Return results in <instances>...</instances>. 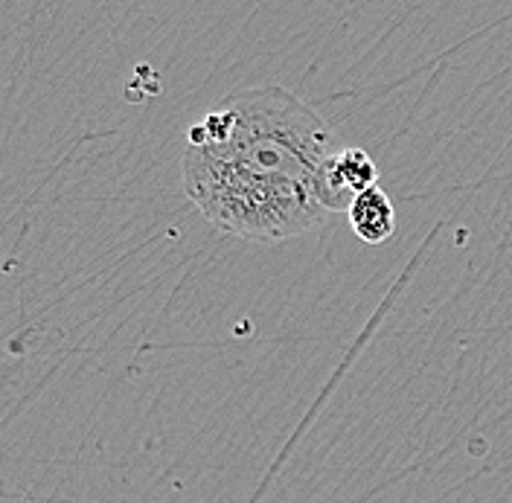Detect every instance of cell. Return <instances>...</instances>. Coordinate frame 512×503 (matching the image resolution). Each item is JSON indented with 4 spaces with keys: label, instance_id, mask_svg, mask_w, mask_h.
Listing matches in <instances>:
<instances>
[{
    "label": "cell",
    "instance_id": "3",
    "mask_svg": "<svg viewBox=\"0 0 512 503\" xmlns=\"http://www.w3.org/2000/svg\"><path fill=\"white\" fill-rule=\"evenodd\" d=\"M352 230L367 245H382L396 233V210L382 187L361 192L347 210Z\"/></svg>",
    "mask_w": 512,
    "mask_h": 503
},
{
    "label": "cell",
    "instance_id": "2",
    "mask_svg": "<svg viewBox=\"0 0 512 503\" xmlns=\"http://www.w3.org/2000/svg\"><path fill=\"white\" fill-rule=\"evenodd\" d=\"M373 187H379V166L364 149L332 152L329 160L323 163L320 198L329 213H347L352 201Z\"/></svg>",
    "mask_w": 512,
    "mask_h": 503
},
{
    "label": "cell",
    "instance_id": "1",
    "mask_svg": "<svg viewBox=\"0 0 512 503\" xmlns=\"http://www.w3.org/2000/svg\"><path fill=\"white\" fill-rule=\"evenodd\" d=\"M332 128L286 88H242L190 128L181 178L201 216L224 233L274 245L332 213L320 172Z\"/></svg>",
    "mask_w": 512,
    "mask_h": 503
}]
</instances>
